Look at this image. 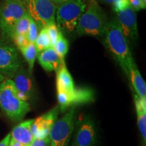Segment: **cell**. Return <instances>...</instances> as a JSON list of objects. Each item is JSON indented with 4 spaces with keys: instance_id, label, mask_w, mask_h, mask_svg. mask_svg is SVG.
Returning a JSON list of instances; mask_svg holds the SVG:
<instances>
[{
    "instance_id": "cell-1",
    "label": "cell",
    "mask_w": 146,
    "mask_h": 146,
    "mask_svg": "<svg viewBox=\"0 0 146 146\" xmlns=\"http://www.w3.org/2000/svg\"><path fill=\"white\" fill-rule=\"evenodd\" d=\"M103 42L106 48L127 74L129 67L135 62L129 42L124 35L116 18L108 21L104 32Z\"/></svg>"
},
{
    "instance_id": "cell-2",
    "label": "cell",
    "mask_w": 146,
    "mask_h": 146,
    "mask_svg": "<svg viewBox=\"0 0 146 146\" xmlns=\"http://www.w3.org/2000/svg\"><path fill=\"white\" fill-rule=\"evenodd\" d=\"M0 108L7 116L14 122L23 120L31 110L28 102L18 98L11 78H7L0 84Z\"/></svg>"
},
{
    "instance_id": "cell-3",
    "label": "cell",
    "mask_w": 146,
    "mask_h": 146,
    "mask_svg": "<svg viewBox=\"0 0 146 146\" xmlns=\"http://www.w3.org/2000/svg\"><path fill=\"white\" fill-rule=\"evenodd\" d=\"M108 23L107 16L96 0H90L87 8L78 20L76 27L78 35H103Z\"/></svg>"
},
{
    "instance_id": "cell-4",
    "label": "cell",
    "mask_w": 146,
    "mask_h": 146,
    "mask_svg": "<svg viewBox=\"0 0 146 146\" xmlns=\"http://www.w3.org/2000/svg\"><path fill=\"white\" fill-rule=\"evenodd\" d=\"M24 0H4L0 6V30L2 40L12 39L14 26L27 13Z\"/></svg>"
},
{
    "instance_id": "cell-5",
    "label": "cell",
    "mask_w": 146,
    "mask_h": 146,
    "mask_svg": "<svg viewBox=\"0 0 146 146\" xmlns=\"http://www.w3.org/2000/svg\"><path fill=\"white\" fill-rule=\"evenodd\" d=\"M86 8L85 0H68L60 4L56 12V19L60 31L65 33L74 31Z\"/></svg>"
},
{
    "instance_id": "cell-6",
    "label": "cell",
    "mask_w": 146,
    "mask_h": 146,
    "mask_svg": "<svg viewBox=\"0 0 146 146\" xmlns=\"http://www.w3.org/2000/svg\"><path fill=\"white\" fill-rule=\"evenodd\" d=\"M74 123L75 108L73 106L53 125L49 135L50 146H68L74 131Z\"/></svg>"
},
{
    "instance_id": "cell-7",
    "label": "cell",
    "mask_w": 146,
    "mask_h": 146,
    "mask_svg": "<svg viewBox=\"0 0 146 146\" xmlns=\"http://www.w3.org/2000/svg\"><path fill=\"white\" fill-rule=\"evenodd\" d=\"M27 12L37 25L39 31L56 23V5L51 0H24Z\"/></svg>"
},
{
    "instance_id": "cell-8",
    "label": "cell",
    "mask_w": 146,
    "mask_h": 146,
    "mask_svg": "<svg viewBox=\"0 0 146 146\" xmlns=\"http://www.w3.org/2000/svg\"><path fill=\"white\" fill-rule=\"evenodd\" d=\"M58 106L60 112H64L69 108L76 105L85 104L93 102L95 99V92L92 89L87 87H82L70 92L57 91Z\"/></svg>"
},
{
    "instance_id": "cell-9",
    "label": "cell",
    "mask_w": 146,
    "mask_h": 146,
    "mask_svg": "<svg viewBox=\"0 0 146 146\" xmlns=\"http://www.w3.org/2000/svg\"><path fill=\"white\" fill-rule=\"evenodd\" d=\"M72 146H94L96 142V125L90 116L81 114L74 123Z\"/></svg>"
},
{
    "instance_id": "cell-10",
    "label": "cell",
    "mask_w": 146,
    "mask_h": 146,
    "mask_svg": "<svg viewBox=\"0 0 146 146\" xmlns=\"http://www.w3.org/2000/svg\"><path fill=\"white\" fill-rule=\"evenodd\" d=\"M22 67V61L14 45L0 40V72L12 78Z\"/></svg>"
},
{
    "instance_id": "cell-11",
    "label": "cell",
    "mask_w": 146,
    "mask_h": 146,
    "mask_svg": "<svg viewBox=\"0 0 146 146\" xmlns=\"http://www.w3.org/2000/svg\"><path fill=\"white\" fill-rule=\"evenodd\" d=\"M116 21L129 43L136 41L139 37L137 16L130 5L116 13Z\"/></svg>"
},
{
    "instance_id": "cell-12",
    "label": "cell",
    "mask_w": 146,
    "mask_h": 146,
    "mask_svg": "<svg viewBox=\"0 0 146 146\" xmlns=\"http://www.w3.org/2000/svg\"><path fill=\"white\" fill-rule=\"evenodd\" d=\"M60 108L59 106L57 105L45 114L34 120L31 126V131L33 138L44 139L47 137L53 125L57 120Z\"/></svg>"
},
{
    "instance_id": "cell-13",
    "label": "cell",
    "mask_w": 146,
    "mask_h": 146,
    "mask_svg": "<svg viewBox=\"0 0 146 146\" xmlns=\"http://www.w3.org/2000/svg\"><path fill=\"white\" fill-rule=\"evenodd\" d=\"M31 74L29 70L21 67L12 77L18 98L27 102L32 98L35 91L33 81Z\"/></svg>"
},
{
    "instance_id": "cell-14",
    "label": "cell",
    "mask_w": 146,
    "mask_h": 146,
    "mask_svg": "<svg viewBox=\"0 0 146 146\" xmlns=\"http://www.w3.org/2000/svg\"><path fill=\"white\" fill-rule=\"evenodd\" d=\"M37 59L42 68L47 72L56 71L64 61L60 59L53 47H49L37 54Z\"/></svg>"
},
{
    "instance_id": "cell-15",
    "label": "cell",
    "mask_w": 146,
    "mask_h": 146,
    "mask_svg": "<svg viewBox=\"0 0 146 146\" xmlns=\"http://www.w3.org/2000/svg\"><path fill=\"white\" fill-rule=\"evenodd\" d=\"M33 120V119L26 120L16 126L10 133L11 138L24 145L30 146L34 139L31 131V126Z\"/></svg>"
},
{
    "instance_id": "cell-16",
    "label": "cell",
    "mask_w": 146,
    "mask_h": 146,
    "mask_svg": "<svg viewBox=\"0 0 146 146\" xmlns=\"http://www.w3.org/2000/svg\"><path fill=\"white\" fill-rule=\"evenodd\" d=\"M126 75L130 81L135 94L140 98H146L145 82L142 78L135 63L134 62L129 67Z\"/></svg>"
},
{
    "instance_id": "cell-17",
    "label": "cell",
    "mask_w": 146,
    "mask_h": 146,
    "mask_svg": "<svg viewBox=\"0 0 146 146\" xmlns=\"http://www.w3.org/2000/svg\"><path fill=\"white\" fill-rule=\"evenodd\" d=\"M74 88L73 78L66 68L65 61H63L56 70V89L57 91L70 92Z\"/></svg>"
},
{
    "instance_id": "cell-18",
    "label": "cell",
    "mask_w": 146,
    "mask_h": 146,
    "mask_svg": "<svg viewBox=\"0 0 146 146\" xmlns=\"http://www.w3.org/2000/svg\"><path fill=\"white\" fill-rule=\"evenodd\" d=\"M134 102L137 116L138 127L141 133L143 145L146 143V98H142L134 94Z\"/></svg>"
},
{
    "instance_id": "cell-19",
    "label": "cell",
    "mask_w": 146,
    "mask_h": 146,
    "mask_svg": "<svg viewBox=\"0 0 146 146\" xmlns=\"http://www.w3.org/2000/svg\"><path fill=\"white\" fill-rule=\"evenodd\" d=\"M28 64L29 72L31 73L33 70L34 64L37 56V52L35 43H29L26 46L22 47L19 50Z\"/></svg>"
},
{
    "instance_id": "cell-20",
    "label": "cell",
    "mask_w": 146,
    "mask_h": 146,
    "mask_svg": "<svg viewBox=\"0 0 146 146\" xmlns=\"http://www.w3.org/2000/svg\"><path fill=\"white\" fill-rule=\"evenodd\" d=\"M53 48L59 56L60 59L64 60L65 56H66L67 53L68 52L69 43L68 40L64 36L62 33L61 31H60L57 41L55 43Z\"/></svg>"
},
{
    "instance_id": "cell-21",
    "label": "cell",
    "mask_w": 146,
    "mask_h": 146,
    "mask_svg": "<svg viewBox=\"0 0 146 146\" xmlns=\"http://www.w3.org/2000/svg\"><path fill=\"white\" fill-rule=\"evenodd\" d=\"M35 45L36 47L37 54L49 47H51L50 37L45 28H43L40 30L35 43Z\"/></svg>"
},
{
    "instance_id": "cell-22",
    "label": "cell",
    "mask_w": 146,
    "mask_h": 146,
    "mask_svg": "<svg viewBox=\"0 0 146 146\" xmlns=\"http://www.w3.org/2000/svg\"><path fill=\"white\" fill-rule=\"evenodd\" d=\"M30 15L27 12V13L16 23L15 26H14L12 35H24L27 36L29 28V25H30Z\"/></svg>"
},
{
    "instance_id": "cell-23",
    "label": "cell",
    "mask_w": 146,
    "mask_h": 146,
    "mask_svg": "<svg viewBox=\"0 0 146 146\" xmlns=\"http://www.w3.org/2000/svg\"><path fill=\"white\" fill-rule=\"evenodd\" d=\"M45 29H46L49 37H50L51 47H53L57 41L60 31L58 29L57 25H56V23L50 24L45 27Z\"/></svg>"
},
{
    "instance_id": "cell-24",
    "label": "cell",
    "mask_w": 146,
    "mask_h": 146,
    "mask_svg": "<svg viewBox=\"0 0 146 146\" xmlns=\"http://www.w3.org/2000/svg\"><path fill=\"white\" fill-rule=\"evenodd\" d=\"M38 33H39V29H38L37 25H36L35 22L34 21V20L31 17L30 25H29L28 33H27V35L28 41L32 43H35L36 37L38 36Z\"/></svg>"
},
{
    "instance_id": "cell-25",
    "label": "cell",
    "mask_w": 146,
    "mask_h": 146,
    "mask_svg": "<svg viewBox=\"0 0 146 146\" xmlns=\"http://www.w3.org/2000/svg\"><path fill=\"white\" fill-rule=\"evenodd\" d=\"M12 40H13L14 44L18 49H21L22 47L26 46L30 42L28 41L26 35H12Z\"/></svg>"
},
{
    "instance_id": "cell-26",
    "label": "cell",
    "mask_w": 146,
    "mask_h": 146,
    "mask_svg": "<svg viewBox=\"0 0 146 146\" xmlns=\"http://www.w3.org/2000/svg\"><path fill=\"white\" fill-rule=\"evenodd\" d=\"M129 5V0H118L116 3L112 5L113 10L116 13L120 12V11L124 10Z\"/></svg>"
},
{
    "instance_id": "cell-27",
    "label": "cell",
    "mask_w": 146,
    "mask_h": 146,
    "mask_svg": "<svg viewBox=\"0 0 146 146\" xmlns=\"http://www.w3.org/2000/svg\"><path fill=\"white\" fill-rule=\"evenodd\" d=\"M129 5L135 12H138L142 9H145L146 4L143 3V0H129Z\"/></svg>"
},
{
    "instance_id": "cell-28",
    "label": "cell",
    "mask_w": 146,
    "mask_h": 146,
    "mask_svg": "<svg viewBox=\"0 0 146 146\" xmlns=\"http://www.w3.org/2000/svg\"><path fill=\"white\" fill-rule=\"evenodd\" d=\"M30 146H50V139L49 136L44 139L34 138Z\"/></svg>"
},
{
    "instance_id": "cell-29",
    "label": "cell",
    "mask_w": 146,
    "mask_h": 146,
    "mask_svg": "<svg viewBox=\"0 0 146 146\" xmlns=\"http://www.w3.org/2000/svg\"><path fill=\"white\" fill-rule=\"evenodd\" d=\"M10 139H11V135L10 133H9L8 135H7L5 136L1 141H0V146H9Z\"/></svg>"
},
{
    "instance_id": "cell-30",
    "label": "cell",
    "mask_w": 146,
    "mask_h": 146,
    "mask_svg": "<svg viewBox=\"0 0 146 146\" xmlns=\"http://www.w3.org/2000/svg\"><path fill=\"white\" fill-rule=\"evenodd\" d=\"M9 146H27V145H24V144L21 143H19V142L16 141L14 139H13L11 138Z\"/></svg>"
},
{
    "instance_id": "cell-31",
    "label": "cell",
    "mask_w": 146,
    "mask_h": 146,
    "mask_svg": "<svg viewBox=\"0 0 146 146\" xmlns=\"http://www.w3.org/2000/svg\"><path fill=\"white\" fill-rule=\"evenodd\" d=\"M102 1H103L104 2H106V3H110V4L113 5L114 3H116V1H118V0H102Z\"/></svg>"
},
{
    "instance_id": "cell-32",
    "label": "cell",
    "mask_w": 146,
    "mask_h": 146,
    "mask_svg": "<svg viewBox=\"0 0 146 146\" xmlns=\"http://www.w3.org/2000/svg\"><path fill=\"white\" fill-rule=\"evenodd\" d=\"M51 1L55 4H61V3L65 2L64 0H51Z\"/></svg>"
},
{
    "instance_id": "cell-33",
    "label": "cell",
    "mask_w": 146,
    "mask_h": 146,
    "mask_svg": "<svg viewBox=\"0 0 146 146\" xmlns=\"http://www.w3.org/2000/svg\"><path fill=\"white\" fill-rule=\"evenodd\" d=\"M68 1V0H64V1Z\"/></svg>"
}]
</instances>
